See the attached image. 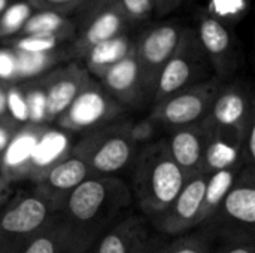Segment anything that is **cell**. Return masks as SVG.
<instances>
[{
	"instance_id": "1",
	"label": "cell",
	"mask_w": 255,
	"mask_h": 253,
	"mask_svg": "<svg viewBox=\"0 0 255 253\" xmlns=\"http://www.w3.org/2000/svg\"><path fill=\"white\" fill-rule=\"evenodd\" d=\"M131 203L128 185L117 176H91L76 186L57 213L66 236V253H88L99 236Z\"/></svg>"
},
{
	"instance_id": "2",
	"label": "cell",
	"mask_w": 255,
	"mask_h": 253,
	"mask_svg": "<svg viewBox=\"0 0 255 253\" xmlns=\"http://www.w3.org/2000/svg\"><path fill=\"white\" fill-rule=\"evenodd\" d=\"M187 182L166 139L142 146L133 163V197L151 221L163 215Z\"/></svg>"
},
{
	"instance_id": "3",
	"label": "cell",
	"mask_w": 255,
	"mask_h": 253,
	"mask_svg": "<svg viewBox=\"0 0 255 253\" xmlns=\"http://www.w3.org/2000/svg\"><path fill=\"white\" fill-rule=\"evenodd\" d=\"M79 157L93 176H112L133 166L139 152L137 127L131 122H111L88 131L70 151Z\"/></svg>"
},
{
	"instance_id": "4",
	"label": "cell",
	"mask_w": 255,
	"mask_h": 253,
	"mask_svg": "<svg viewBox=\"0 0 255 253\" xmlns=\"http://www.w3.org/2000/svg\"><path fill=\"white\" fill-rule=\"evenodd\" d=\"M200 228L209 239L220 237L227 243L254 242L255 239V170L244 166L235 183L217 209Z\"/></svg>"
},
{
	"instance_id": "5",
	"label": "cell",
	"mask_w": 255,
	"mask_h": 253,
	"mask_svg": "<svg viewBox=\"0 0 255 253\" xmlns=\"http://www.w3.org/2000/svg\"><path fill=\"white\" fill-rule=\"evenodd\" d=\"M58 207L36 189L10 197L0 210V253H15Z\"/></svg>"
},
{
	"instance_id": "6",
	"label": "cell",
	"mask_w": 255,
	"mask_h": 253,
	"mask_svg": "<svg viewBox=\"0 0 255 253\" xmlns=\"http://www.w3.org/2000/svg\"><path fill=\"white\" fill-rule=\"evenodd\" d=\"M211 66L199 43L196 30L185 27L178 48L164 64L152 94L154 104L188 86L208 81Z\"/></svg>"
},
{
	"instance_id": "7",
	"label": "cell",
	"mask_w": 255,
	"mask_h": 253,
	"mask_svg": "<svg viewBox=\"0 0 255 253\" xmlns=\"http://www.w3.org/2000/svg\"><path fill=\"white\" fill-rule=\"evenodd\" d=\"M221 84L220 79L212 78L172 94L154 104L151 121L172 130L203 122Z\"/></svg>"
},
{
	"instance_id": "8",
	"label": "cell",
	"mask_w": 255,
	"mask_h": 253,
	"mask_svg": "<svg viewBox=\"0 0 255 253\" xmlns=\"http://www.w3.org/2000/svg\"><path fill=\"white\" fill-rule=\"evenodd\" d=\"M203 122L212 131L233 134L242 142L247 130L255 122L254 97L248 84L245 81L223 82Z\"/></svg>"
},
{
	"instance_id": "9",
	"label": "cell",
	"mask_w": 255,
	"mask_h": 253,
	"mask_svg": "<svg viewBox=\"0 0 255 253\" xmlns=\"http://www.w3.org/2000/svg\"><path fill=\"white\" fill-rule=\"evenodd\" d=\"M123 109L103 85L91 78L57 122L69 131L88 133L114 122L123 113Z\"/></svg>"
},
{
	"instance_id": "10",
	"label": "cell",
	"mask_w": 255,
	"mask_h": 253,
	"mask_svg": "<svg viewBox=\"0 0 255 253\" xmlns=\"http://www.w3.org/2000/svg\"><path fill=\"white\" fill-rule=\"evenodd\" d=\"M184 28L185 25L176 21L160 22L146 28L134 40V55L151 98L160 72L178 48Z\"/></svg>"
},
{
	"instance_id": "11",
	"label": "cell",
	"mask_w": 255,
	"mask_h": 253,
	"mask_svg": "<svg viewBox=\"0 0 255 253\" xmlns=\"http://www.w3.org/2000/svg\"><path fill=\"white\" fill-rule=\"evenodd\" d=\"M194 30L215 78L221 82L232 79L241 63L239 43L232 27L202 10Z\"/></svg>"
},
{
	"instance_id": "12",
	"label": "cell",
	"mask_w": 255,
	"mask_h": 253,
	"mask_svg": "<svg viewBox=\"0 0 255 253\" xmlns=\"http://www.w3.org/2000/svg\"><path fill=\"white\" fill-rule=\"evenodd\" d=\"M206 186V173H199L188 177L169 209L152 221L155 230L166 236L176 237L197 228L202 222Z\"/></svg>"
},
{
	"instance_id": "13",
	"label": "cell",
	"mask_w": 255,
	"mask_h": 253,
	"mask_svg": "<svg viewBox=\"0 0 255 253\" xmlns=\"http://www.w3.org/2000/svg\"><path fill=\"white\" fill-rule=\"evenodd\" d=\"M40 79L43 88V119L52 122L67 110L91 76L79 64L69 63L40 76Z\"/></svg>"
},
{
	"instance_id": "14",
	"label": "cell",
	"mask_w": 255,
	"mask_h": 253,
	"mask_svg": "<svg viewBox=\"0 0 255 253\" xmlns=\"http://www.w3.org/2000/svg\"><path fill=\"white\" fill-rule=\"evenodd\" d=\"M211 139L212 130L205 122L172 130V134L169 139H166L175 163L187 179L203 173L205 158L211 145Z\"/></svg>"
},
{
	"instance_id": "15",
	"label": "cell",
	"mask_w": 255,
	"mask_h": 253,
	"mask_svg": "<svg viewBox=\"0 0 255 253\" xmlns=\"http://www.w3.org/2000/svg\"><path fill=\"white\" fill-rule=\"evenodd\" d=\"M100 82L111 97L123 107H140L151 98L134 55V46L126 58L112 66L100 78Z\"/></svg>"
},
{
	"instance_id": "16",
	"label": "cell",
	"mask_w": 255,
	"mask_h": 253,
	"mask_svg": "<svg viewBox=\"0 0 255 253\" xmlns=\"http://www.w3.org/2000/svg\"><path fill=\"white\" fill-rule=\"evenodd\" d=\"M151 233L143 218L123 215L106 228L88 253H146Z\"/></svg>"
},
{
	"instance_id": "17",
	"label": "cell",
	"mask_w": 255,
	"mask_h": 253,
	"mask_svg": "<svg viewBox=\"0 0 255 253\" xmlns=\"http://www.w3.org/2000/svg\"><path fill=\"white\" fill-rule=\"evenodd\" d=\"M91 176L88 166L70 152L40 171L34 189L60 207L63 200Z\"/></svg>"
},
{
	"instance_id": "18",
	"label": "cell",
	"mask_w": 255,
	"mask_h": 253,
	"mask_svg": "<svg viewBox=\"0 0 255 253\" xmlns=\"http://www.w3.org/2000/svg\"><path fill=\"white\" fill-rule=\"evenodd\" d=\"M131 25L126 19L124 13L118 7L117 1L111 6L102 9L87 22L81 24L76 30L75 37L72 39L70 54L78 58H84L90 49L103 43L109 39H114L120 34L128 33Z\"/></svg>"
},
{
	"instance_id": "19",
	"label": "cell",
	"mask_w": 255,
	"mask_h": 253,
	"mask_svg": "<svg viewBox=\"0 0 255 253\" xmlns=\"http://www.w3.org/2000/svg\"><path fill=\"white\" fill-rule=\"evenodd\" d=\"M133 46L134 40L131 39L130 33H124L103 43H99L84 57L85 70L90 76L93 75L100 79L112 66L126 58L133 51Z\"/></svg>"
},
{
	"instance_id": "20",
	"label": "cell",
	"mask_w": 255,
	"mask_h": 253,
	"mask_svg": "<svg viewBox=\"0 0 255 253\" xmlns=\"http://www.w3.org/2000/svg\"><path fill=\"white\" fill-rule=\"evenodd\" d=\"M76 21L69 15L52 10H34L19 36H55L72 40L76 34Z\"/></svg>"
},
{
	"instance_id": "21",
	"label": "cell",
	"mask_w": 255,
	"mask_h": 253,
	"mask_svg": "<svg viewBox=\"0 0 255 253\" xmlns=\"http://www.w3.org/2000/svg\"><path fill=\"white\" fill-rule=\"evenodd\" d=\"M15 253H66V236L58 213L55 212Z\"/></svg>"
},
{
	"instance_id": "22",
	"label": "cell",
	"mask_w": 255,
	"mask_h": 253,
	"mask_svg": "<svg viewBox=\"0 0 255 253\" xmlns=\"http://www.w3.org/2000/svg\"><path fill=\"white\" fill-rule=\"evenodd\" d=\"M242 164L226 167L223 170L214 171L208 174V186H206V195L203 203V212H202V222L209 218V215L217 209V206L221 203L224 195L229 192L232 185L235 183L239 171L242 170ZM200 222V224H202Z\"/></svg>"
},
{
	"instance_id": "23",
	"label": "cell",
	"mask_w": 255,
	"mask_h": 253,
	"mask_svg": "<svg viewBox=\"0 0 255 253\" xmlns=\"http://www.w3.org/2000/svg\"><path fill=\"white\" fill-rule=\"evenodd\" d=\"M146 253H212L211 239L202 230L194 234L176 236L173 240L151 237Z\"/></svg>"
},
{
	"instance_id": "24",
	"label": "cell",
	"mask_w": 255,
	"mask_h": 253,
	"mask_svg": "<svg viewBox=\"0 0 255 253\" xmlns=\"http://www.w3.org/2000/svg\"><path fill=\"white\" fill-rule=\"evenodd\" d=\"M33 12L34 7L27 0H12L0 13V43L19 36Z\"/></svg>"
},
{
	"instance_id": "25",
	"label": "cell",
	"mask_w": 255,
	"mask_h": 253,
	"mask_svg": "<svg viewBox=\"0 0 255 253\" xmlns=\"http://www.w3.org/2000/svg\"><path fill=\"white\" fill-rule=\"evenodd\" d=\"M66 42V39L55 36H16L1 45L22 54H49L58 51Z\"/></svg>"
},
{
	"instance_id": "26",
	"label": "cell",
	"mask_w": 255,
	"mask_h": 253,
	"mask_svg": "<svg viewBox=\"0 0 255 253\" xmlns=\"http://www.w3.org/2000/svg\"><path fill=\"white\" fill-rule=\"evenodd\" d=\"M250 9V0H208L206 12L227 25L241 21Z\"/></svg>"
},
{
	"instance_id": "27",
	"label": "cell",
	"mask_w": 255,
	"mask_h": 253,
	"mask_svg": "<svg viewBox=\"0 0 255 253\" xmlns=\"http://www.w3.org/2000/svg\"><path fill=\"white\" fill-rule=\"evenodd\" d=\"M36 136L34 133L24 131V134H19L15 137L13 143L7 148V157H3L4 160V169H16L30 160V154L34 149L36 145Z\"/></svg>"
},
{
	"instance_id": "28",
	"label": "cell",
	"mask_w": 255,
	"mask_h": 253,
	"mask_svg": "<svg viewBox=\"0 0 255 253\" xmlns=\"http://www.w3.org/2000/svg\"><path fill=\"white\" fill-rule=\"evenodd\" d=\"M117 4L131 27L148 21L154 13V0H117Z\"/></svg>"
},
{
	"instance_id": "29",
	"label": "cell",
	"mask_w": 255,
	"mask_h": 253,
	"mask_svg": "<svg viewBox=\"0 0 255 253\" xmlns=\"http://www.w3.org/2000/svg\"><path fill=\"white\" fill-rule=\"evenodd\" d=\"M34 10H52L64 15L78 12L85 0H27Z\"/></svg>"
},
{
	"instance_id": "30",
	"label": "cell",
	"mask_w": 255,
	"mask_h": 253,
	"mask_svg": "<svg viewBox=\"0 0 255 253\" xmlns=\"http://www.w3.org/2000/svg\"><path fill=\"white\" fill-rule=\"evenodd\" d=\"M239 157L244 166H254L255 163V122L247 130L241 146H239Z\"/></svg>"
},
{
	"instance_id": "31",
	"label": "cell",
	"mask_w": 255,
	"mask_h": 253,
	"mask_svg": "<svg viewBox=\"0 0 255 253\" xmlns=\"http://www.w3.org/2000/svg\"><path fill=\"white\" fill-rule=\"evenodd\" d=\"M117 0H85L84 4L81 6V9L78 10V18H79V25L87 22L91 16H94L97 12H100L102 9L111 6L112 3H115Z\"/></svg>"
},
{
	"instance_id": "32",
	"label": "cell",
	"mask_w": 255,
	"mask_h": 253,
	"mask_svg": "<svg viewBox=\"0 0 255 253\" xmlns=\"http://www.w3.org/2000/svg\"><path fill=\"white\" fill-rule=\"evenodd\" d=\"M10 82L0 78V122H9L10 119Z\"/></svg>"
},
{
	"instance_id": "33",
	"label": "cell",
	"mask_w": 255,
	"mask_h": 253,
	"mask_svg": "<svg viewBox=\"0 0 255 253\" xmlns=\"http://www.w3.org/2000/svg\"><path fill=\"white\" fill-rule=\"evenodd\" d=\"M184 0H154V13L161 18L176 10Z\"/></svg>"
},
{
	"instance_id": "34",
	"label": "cell",
	"mask_w": 255,
	"mask_h": 253,
	"mask_svg": "<svg viewBox=\"0 0 255 253\" xmlns=\"http://www.w3.org/2000/svg\"><path fill=\"white\" fill-rule=\"evenodd\" d=\"M218 253H255L254 242H233L227 243Z\"/></svg>"
},
{
	"instance_id": "35",
	"label": "cell",
	"mask_w": 255,
	"mask_h": 253,
	"mask_svg": "<svg viewBox=\"0 0 255 253\" xmlns=\"http://www.w3.org/2000/svg\"><path fill=\"white\" fill-rule=\"evenodd\" d=\"M12 179L6 174H0V210L13 195L12 192Z\"/></svg>"
},
{
	"instance_id": "36",
	"label": "cell",
	"mask_w": 255,
	"mask_h": 253,
	"mask_svg": "<svg viewBox=\"0 0 255 253\" xmlns=\"http://www.w3.org/2000/svg\"><path fill=\"white\" fill-rule=\"evenodd\" d=\"M10 1H12V0H0V13L7 7V4H9Z\"/></svg>"
}]
</instances>
